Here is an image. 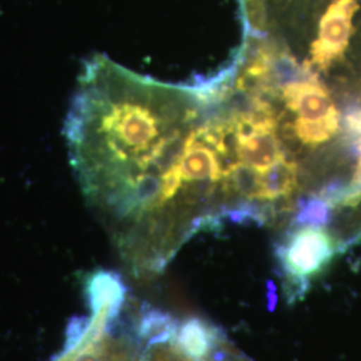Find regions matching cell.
Instances as JSON below:
<instances>
[{
    "mask_svg": "<svg viewBox=\"0 0 361 361\" xmlns=\"http://www.w3.org/2000/svg\"><path fill=\"white\" fill-rule=\"evenodd\" d=\"M58 361H68V360H67V357H62V359H61V360H58Z\"/></svg>",
    "mask_w": 361,
    "mask_h": 361,
    "instance_id": "ba28073f",
    "label": "cell"
},
{
    "mask_svg": "<svg viewBox=\"0 0 361 361\" xmlns=\"http://www.w3.org/2000/svg\"><path fill=\"white\" fill-rule=\"evenodd\" d=\"M177 320L168 312L145 307L141 310L135 335L138 341L146 344V349L162 344H174L178 332Z\"/></svg>",
    "mask_w": 361,
    "mask_h": 361,
    "instance_id": "5b68a950",
    "label": "cell"
},
{
    "mask_svg": "<svg viewBox=\"0 0 361 361\" xmlns=\"http://www.w3.org/2000/svg\"><path fill=\"white\" fill-rule=\"evenodd\" d=\"M146 361H192L188 359L174 344L157 345V349L149 352L146 349Z\"/></svg>",
    "mask_w": 361,
    "mask_h": 361,
    "instance_id": "52a82bcc",
    "label": "cell"
},
{
    "mask_svg": "<svg viewBox=\"0 0 361 361\" xmlns=\"http://www.w3.org/2000/svg\"><path fill=\"white\" fill-rule=\"evenodd\" d=\"M225 338L216 325L201 317H189L180 324L174 345L192 361H205Z\"/></svg>",
    "mask_w": 361,
    "mask_h": 361,
    "instance_id": "277c9868",
    "label": "cell"
},
{
    "mask_svg": "<svg viewBox=\"0 0 361 361\" xmlns=\"http://www.w3.org/2000/svg\"><path fill=\"white\" fill-rule=\"evenodd\" d=\"M85 292L92 316L104 312L113 322L125 304L128 288L116 271H97L86 280Z\"/></svg>",
    "mask_w": 361,
    "mask_h": 361,
    "instance_id": "3957f363",
    "label": "cell"
},
{
    "mask_svg": "<svg viewBox=\"0 0 361 361\" xmlns=\"http://www.w3.org/2000/svg\"><path fill=\"white\" fill-rule=\"evenodd\" d=\"M65 138L87 204L137 273L159 271L224 219L229 145L204 83L159 82L97 54L78 77Z\"/></svg>",
    "mask_w": 361,
    "mask_h": 361,
    "instance_id": "6da1fadb",
    "label": "cell"
},
{
    "mask_svg": "<svg viewBox=\"0 0 361 361\" xmlns=\"http://www.w3.org/2000/svg\"><path fill=\"white\" fill-rule=\"evenodd\" d=\"M335 237L322 228H293L276 249V255L289 280L290 293L301 297L310 286V279L323 273L337 252Z\"/></svg>",
    "mask_w": 361,
    "mask_h": 361,
    "instance_id": "7a4b0ae2",
    "label": "cell"
},
{
    "mask_svg": "<svg viewBox=\"0 0 361 361\" xmlns=\"http://www.w3.org/2000/svg\"><path fill=\"white\" fill-rule=\"evenodd\" d=\"M91 326V319L87 317H74L66 331V344L62 356L71 355L75 349L85 341Z\"/></svg>",
    "mask_w": 361,
    "mask_h": 361,
    "instance_id": "8992f818",
    "label": "cell"
}]
</instances>
